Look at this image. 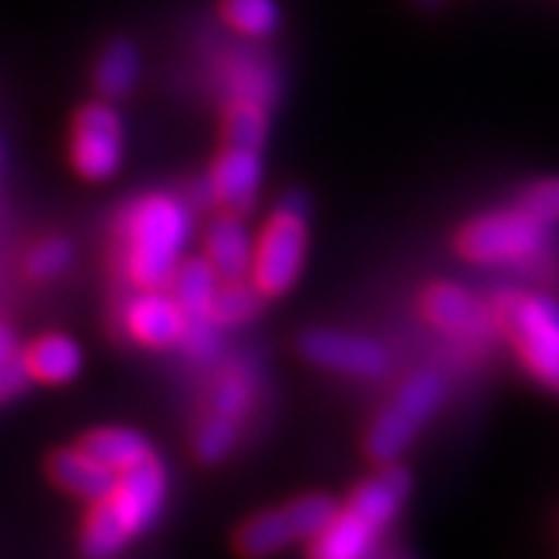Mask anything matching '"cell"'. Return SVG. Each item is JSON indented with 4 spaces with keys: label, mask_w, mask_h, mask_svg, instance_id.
Returning a JSON list of instances; mask_svg holds the SVG:
<instances>
[{
    "label": "cell",
    "mask_w": 559,
    "mask_h": 559,
    "mask_svg": "<svg viewBox=\"0 0 559 559\" xmlns=\"http://www.w3.org/2000/svg\"><path fill=\"white\" fill-rule=\"evenodd\" d=\"M260 292L254 283H243V280H231L226 288H217L212 309H209V320L214 325H237L249 320L260 306Z\"/></svg>",
    "instance_id": "obj_23"
},
{
    "label": "cell",
    "mask_w": 559,
    "mask_h": 559,
    "mask_svg": "<svg viewBox=\"0 0 559 559\" xmlns=\"http://www.w3.org/2000/svg\"><path fill=\"white\" fill-rule=\"evenodd\" d=\"M126 329L148 348H169L186 332V314L160 288H138L123 309Z\"/></svg>",
    "instance_id": "obj_10"
},
{
    "label": "cell",
    "mask_w": 559,
    "mask_h": 559,
    "mask_svg": "<svg viewBox=\"0 0 559 559\" xmlns=\"http://www.w3.org/2000/svg\"><path fill=\"white\" fill-rule=\"evenodd\" d=\"M265 126H269V118H265L263 104L240 97L226 111V146L260 152L265 140Z\"/></svg>",
    "instance_id": "obj_22"
},
{
    "label": "cell",
    "mask_w": 559,
    "mask_h": 559,
    "mask_svg": "<svg viewBox=\"0 0 559 559\" xmlns=\"http://www.w3.org/2000/svg\"><path fill=\"white\" fill-rule=\"evenodd\" d=\"M260 183H263V160L254 148L226 146L212 166L209 175V194L228 212H246L258 200Z\"/></svg>",
    "instance_id": "obj_11"
},
{
    "label": "cell",
    "mask_w": 559,
    "mask_h": 559,
    "mask_svg": "<svg viewBox=\"0 0 559 559\" xmlns=\"http://www.w3.org/2000/svg\"><path fill=\"white\" fill-rule=\"evenodd\" d=\"M221 288V277L214 272L209 260H180L169 280V295L171 300L180 306L186 320L194 317H209L214 295Z\"/></svg>",
    "instance_id": "obj_18"
},
{
    "label": "cell",
    "mask_w": 559,
    "mask_h": 559,
    "mask_svg": "<svg viewBox=\"0 0 559 559\" xmlns=\"http://www.w3.org/2000/svg\"><path fill=\"white\" fill-rule=\"evenodd\" d=\"M49 474H52L55 486L88 502L104 500L106 493L111 491V486H115V479H118V472L106 468L100 460L86 454L81 445L58 451L52 456V463H49Z\"/></svg>",
    "instance_id": "obj_15"
},
{
    "label": "cell",
    "mask_w": 559,
    "mask_h": 559,
    "mask_svg": "<svg viewBox=\"0 0 559 559\" xmlns=\"http://www.w3.org/2000/svg\"><path fill=\"white\" fill-rule=\"evenodd\" d=\"M140 74V55L129 40H115L104 49L100 60L95 67V83L97 92L104 97H126L132 92V86L138 83Z\"/></svg>",
    "instance_id": "obj_20"
},
{
    "label": "cell",
    "mask_w": 559,
    "mask_h": 559,
    "mask_svg": "<svg viewBox=\"0 0 559 559\" xmlns=\"http://www.w3.org/2000/svg\"><path fill=\"white\" fill-rule=\"evenodd\" d=\"M251 403V385L246 377L240 374H231V377H223L217 389L212 394V414H221L226 419H240L243 412L249 408Z\"/></svg>",
    "instance_id": "obj_26"
},
{
    "label": "cell",
    "mask_w": 559,
    "mask_h": 559,
    "mask_svg": "<svg viewBox=\"0 0 559 559\" xmlns=\"http://www.w3.org/2000/svg\"><path fill=\"white\" fill-rule=\"evenodd\" d=\"M497 317L520 360L548 389L559 391V306L543 295H502Z\"/></svg>",
    "instance_id": "obj_4"
},
{
    "label": "cell",
    "mask_w": 559,
    "mask_h": 559,
    "mask_svg": "<svg viewBox=\"0 0 559 559\" xmlns=\"http://www.w3.org/2000/svg\"><path fill=\"white\" fill-rule=\"evenodd\" d=\"M189 346V352L198 354V357H212L217 348H221V337L214 332V323L209 317H194V320H186V332L180 337Z\"/></svg>",
    "instance_id": "obj_29"
},
{
    "label": "cell",
    "mask_w": 559,
    "mask_h": 559,
    "mask_svg": "<svg viewBox=\"0 0 559 559\" xmlns=\"http://www.w3.org/2000/svg\"><path fill=\"white\" fill-rule=\"evenodd\" d=\"M423 309L426 317L437 329L454 334L483 332L486 325V314L479 309V302L474 300L468 292L451 283H437L423 295Z\"/></svg>",
    "instance_id": "obj_16"
},
{
    "label": "cell",
    "mask_w": 559,
    "mask_h": 559,
    "mask_svg": "<svg viewBox=\"0 0 559 559\" xmlns=\"http://www.w3.org/2000/svg\"><path fill=\"white\" fill-rule=\"evenodd\" d=\"M442 397H445V385L431 371H417L412 380H405L397 397L391 400L389 408L377 417L368 431V456L383 465H391L397 456H403V451L417 440L423 426L435 417Z\"/></svg>",
    "instance_id": "obj_6"
},
{
    "label": "cell",
    "mask_w": 559,
    "mask_h": 559,
    "mask_svg": "<svg viewBox=\"0 0 559 559\" xmlns=\"http://www.w3.org/2000/svg\"><path fill=\"white\" fill-rule=\"evenodd\" d=\"M426 3H435V0H426Z\"/></svg>",
    "instance_id": "obj_31"
},
{
    "label": "cell",
    "mask_w": 559,
    "mask_h": 559,
    "mask_svg": "<svg viewBox=\"0 0 559 559\" xmlns=\"http://www.w3.org/2000/svg\"><path fill=\"white\" fill-rule=\"evenodd\" d=\"M383 528L354 514L352 508H337V514L311 539V559H371L380 551Z\"/></svg>",
    "instance_id": "obj_12"
},
{
    "label": "cell",
    "mask_w": 559,
    "mask_h": 559,
    "mask_svg": "<svg viewBox=\"0 0 559 559\" xmlns=\"http://www.w3.org/2000/svg\"><path fill=\"white\" fill-rule=\"evenodd\" d=\"M72 163L86 180H109L123 163V120L111 106L88 104L78 111L72 132Z\"/></svg>",
    "instance_id": "obj_8"
},
{
    "label": "cell",
    "mask_w": 559,
    "mask_h": 559,
    "mask_svg": "<svg viewBox=\"0 0 559 559\" xmlns=\"http://www.w3.org/2000/svg\"><path fill=\"white\" fill-rule=\"evenodd\" d=\"M23 366L29 371L32 380H44V383H69L78 377L83 366V352L72 337L63 334H49V337L37 340L23 354Z\"/></svg>",
    "instance_id": "obj_17"
},
{
    "label": "cell",
    "mask_w": 559,
    "mask_h": 559,
    "mask_svg": "<svg viewBox=\"0 0 559 559\" xmlns=\"http://www.w3.org/2000/svg\"><path fill=\"white\" fill-rule=\"evenodd\" d=\"M126 274L138 288H166L192 240V212L171 194L138 198L120 217Z\"/></svg>",
    "instance_id": "obj_2"
},
{
    "label": "cell",
    "mask_w": 559,
    "mask_h": 559,
    "mask_svg": "<svg viewBox=\"0 0 559 559\" xmlns=\"http://www.w3.org/2000/svg\"><path fill=\"white\" fill-rule=\"evenodd\" d=\"M72 260V243L63 237H52V240H44L37 249H32V254L26 258V272L37 280H55L67 272Z\"/></svg>",
    "instance_id": "obj_25"
},
{
    "label": "cell",
    "mask_w": 559,
    "mask_h": 559,
    "mask_svg": "<svg viewBox=\"0 0 559 559\" xmlns=\"http://www.w3.org/2000/svg\"><path fill=\"white\" fill-rule=\"evenodd\" d=\"M334 514H337V506L332 497H323V493H311L288 506L263 511L237 531V551L246 559L274 557L288 545L314 539L332 523Z\"/></svg>",
    "instance_id": "obj_7"
},
{
    "label": "cell",
    "mask_w": 559,
    "mask_h": 559,
    "mask_svg": "<svg viewBox=\"0 0 559 559\" xmlns=\"http://www.w3.org/2000/svg\"><path fill=\"white\" fill-rule=\"evenodd\" d=\"M309 206L300 194H288L277 203L265 228L254 240L251 283L263 297L286 295L300 277L309 246Z\"/></svg>",
    "instance_id": "obj_3"
},
{
    "label": "cell",
    "mask_w": 559,
    "mask_h": 559,
    "mask_svg": "<svg viewBox=\"0 0 559 559\" xmlns=\"http://www.w3.org/2000/svg\"><path fill=\"white\" fill-rule=\"evenodd\" d=\"M300 352L314 366L352 377H380L389 368V354L374 340L346 332L302 334Z\"/></svg>",
    "instance_id": "obj_9"
},
{
    "label": "cell",
    "mask_w": 559,
    "mask_h": 559,
    "mask_svg": "<svg viewBox=\"0 0 559 559\" xmlns=\"http://www.w3.org/2000/svg\"><path fill=\"white\" fill-rule=\"evenodd\" d=\"M32 377L23 366V357L15 354V340L7 325H0V397H9L29 383Z\"/></svg>",
    "instance_id": "obj_28"
},
{
    "label": "cell",
    "mask_w": 559,
    "mask_h": 559,
    "mask_svg": "<svg viewBox=\"0 0 559 559\" xmlns=\"http://www.w3.org/2000/svg\"><path fill=\"white\" fill-rule=\"evenodd\" d=\"M166 497H169V474L157 454L120 472L104 500L92 502L88 520L83 525V554L88 559L118 557L134 537L157 523Z\"/></svg>",
    "instance_id": "obj_1"
},
{
    "label": "cell",
    "mask_w": 559,
    "mask_h": 559,
    "mask_svg": "<svg viewBox=\"0 0 559 559\" xmlns=\"http://www.w3.org/2000/svg\"><path fill=\"white\" fill-rule=\"evenodd\" d=\"M251 258H254V237L249 226L240 221V214L228 212L209 226L206 260L217 277L226 283L246 280L251 272Z\"/></svg>",
    "instance_id": "obj_13"
},
{
    "label": "cell",
    "mask_w": 559,
    "mask_h": 559,
    "mask_svg": "<svg viewBox=\"0 0 559 559\" xmlns=\"http://www.w3.org/2000/svg\"><path fill=\"white\" fill-rule=\"evenodd\" d=\"M237 437H240V428H237L235 419H226L221 414H209L203 419V426L198 428V437H194V451L203 463H221L231 454V449L237 445Z\"/></svg>",
    "instance_id": "obj_24"
},
{
    "label": "cell",
    "mask_w": 559,
    "mask_h": 559,
    "mask_svg": "<svg viewBox=\"0 0 559 559\" xmlns=\"http://www.w3.org/2000/svg\"><path fill=\"white\" fill-rule=\"evenodd\" d=\"M223 17L246 37H272L280 29L277 0H223Z\"/></svg>",
    "instance_id": "obj_21"
},
{
    "label": "cell",
    "mask_w": 559,
    "mask_h": 559,
    "mask_svg": "<svg viewBox=\"0 0 559 559\" xmlns=\"http://www.w3.org/2000/svg\"><path fill=\"white\" fill-rule=\"evenodd\" d=\"M412 491V479L403 468H383L374 477H368L357 491L352 493L346 508H352L354 514H360L362 520L374 523L377 528H389L394 523V516L400 514L405 497Z\"/></svg>",
    "instance_id": "obj_14"
},
{
    "label": "cell",
    "mask_w": 559,
    "mask_h": 559,
    "mask_svg": "<svg viewBox=\"0 0 559 559\" xmlns=\"http://www.w3.org/2000/svg\"><path fill=\"white\" fill-rule=\"evenodd\" d=\"M81 449L95 460L111 468V472H126L132 465H140L148 456H155V449L146 437L132 428H100L83 437Z\"/></svg>",
    "instance_id": "obj_19"
},
{
    "label": "cell",
    "mask_w": 559,
    "mask_h": 559,
    "mask_svg": "<svg viewBox=\"0 0 559 559\" xmlns=\"http://www.w3.org/2000/svg\"><path fill=\"white\" fill-rule=\"evenodd\" d=\"M371 559H400V557H394V554H383V551H377L374 557H371Z\"/></svg>",
    "instance_id": "obj_30"
},
{
    "label": "cell",
    "mask_w": 559,
    "mask_h": 559,
    "mask_svg": "<svg viewBox=\"0 0 559 559\" xmlns=\"http://www.w3.org/2000/svg\"><path fill=\"white\" fill-rule=\"evenodd\" d=\"M520 209H525L531 217H537V221L545 223V226L557 223L559 221V177L531 183L523 192V198H520Z\"/></svg>",
    "instance_id": "obj_27"
},
{
    "label": "cell",
    "mask_w": 559,
    "mask_h": 559,
    "mask_svg": "<svg viewBox=\"0 0 559 559\" xmlns=\"http://www.w3.org/2000/svg\"><path fill=\"white\" fill-rule=\"evenodd\" d=\"M545 246L548 226L520 206L483 214L456 235V251L479 265L528 263Z\"/></svg>",
    "instance_id": "obj_5"
}]
</instances>
